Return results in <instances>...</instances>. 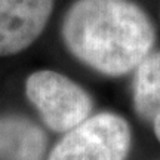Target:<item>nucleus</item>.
Segmentation results:
<instances>
[{"instance_id":"f257e3e1","label":"nucleus","mask_w":160,"mask_h":160,"mask_svg":"<svg viewBox=\"0 0 160 160\" xmlns=\"http://www.w3.org/2000/svg\"><path fill=\"white\" fill-rule=\"evenodd\" d=\"M62 36L76 58L107 76L137 68L154 45L151 21L129 0H77L65 15Z\"/></svg>"},{"instance_id":"f03ea898","label":"nucleus","mask_w":160,"mask_h":160,"mask_svg":"<svg viewBox=\"0 0 160 160\" xmlns=\"http://www.w3.org/2000/svg\"><path fill=\"white\" fill-rule=\"evenodd\" d=\"M129 145L128 123L119 116L102 113L70 129L48 160H125Z\"/></svg>"},{"instance_id":"7ed1b4c3","label":"nucleus","mask_w":160,"mask_h":160,"mask_svg":"<svg viewBox=\"0 0 160 160\" xmlns=\"http://www.w3.org/2000/svg\"><path fill=\"white\" fill-rule=\"evenodd\" d=\"M25 92L42 119L55 132H68L85 122L92 101L79 85L55 71H37L27 79Z\"/></svg>"},{"instance_id":"20e7f679","label":"nucleus","mask_w":160,"mask_h":160,"mask_svg":"<svg viewBox=\"0 0 160 160\" xmlns=\"http://www.w3.org/2000/svg\"><path fill=\"white\" fill-rule=\"evenodd\" d=\"M53 0H0V57L27 49L45 30Z\"/></svg>"},{"instance_id":"39448f33","label":"nucleus","mask_w":160,"mask_h":160,"mask_svg":"<svg viewBox=\"0 0 160 160\" xmlns=\"http://www.w3.org/2000/svg\"><path fill=\"white\" fill-rule=\"evenodd\" d=\"M45 137L31 122L0 117V160H42Z\"/></svg>"},{"instance_id":"423d86ee","label":"nucleus","mask_w":160,"mask_h":160,"mask_svg":"<svg viewBox=\"0 0 160 160\" xmlns=\"http://www.w3.org/2000/svg\"><path fill=\"white\" fill-rule=\"evenodd\" d=\"M135 108L150 122L160 116V52H150L137 67Z\"/></svg>"},{"instance_id":"0eeeda50","label":"nucleus","mask_w":160,"mask_h":160,"mask_svg":"<svg viewBox=\"0 0 160 160\" xmlns=\"http://www.w3.org/2000/svg\"><path fill=\"white\" fill-rule=\"evenodd\" d=\"M154 131H156V135H157V138H159V141H160V116L154 120Z\"/></svg>"}]
</instances>
